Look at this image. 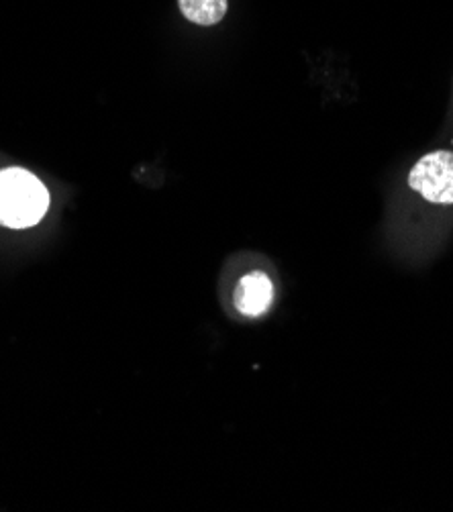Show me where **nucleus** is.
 Listing matches in <instances>:
<instances>
[{"label": "nucleus", "instance_id": "obj_1", "mask_svg": "<svg viewBox=\"0 0 453 512\" xmlns=\"http://www.w3.org/2000/svg\"><path fill=\"white\" fill-rule=\"evenodd\" d=\"M49 207L45 186L27 170L0 172V225L27 229L37 225Z\"/></svg>", "mask_w": 453, "mask_h": 512}, {"label": "nucleus", "instance_id": "obj_2", "mask_svg": "<svg viewBox=\"0 0 453 512\" xmlns=\"http://www.w3.org/2000/svg\"><path fill=\"white\" fill-rule=\"evenodd\" d=\"M409 186L429 202L453 204V153H427L413 168Z\"/></svg>", "mask_w": 453, "mask_h": 512}, {"label": "nucleus", "instance_id": "obj_3", "mask_svg": "<svg viewBox=\"0 0 453 512\" xmlns=\"http://www.w3.org/2000/svg\"><path fill=\"white\" fill-rule=\"evenodd\" d=\"M235 309L247 317L264 315L274 300L272 280L264 272H251L243 276L235 290Z\"/></svg>", "mask_w": 453, "mask_h": 512}, {"label": "nucleus", "instance_id": "obj_4", "mask_svg": "<svg viewBox=\"0 0 453 512\" xmlns=\"http://www.w3.org/2000/svg\"><path fill=\"white\" fill-rule=\"evenodd\" d=\"M182 15L196 25H215L227 13V0H178Z\"/></svg>", "mask_w": 453, "mask_h": 512}]
</instances>
